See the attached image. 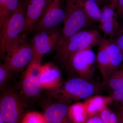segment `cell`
Here are the masks:
<instances>
[{
  "label": "cell",
  "mask_w": 123,
  "mask_h": 123,
  "mask_svg": "<svg viewBox=\"0 0 123 123\" xmlns=\"http://www.w3.org/2000/svg\"><path fill=\"white\" fill-rule=\"evenodd\" d=\"M102 38L97 30L82 29L56 49V56L68 69V60L70 55L98 45Z\"/></svg>",
  "instance_id": "6da1fadb"
},
{
  "label": "cell",
  "mask_w": 123,
  "mask_h": 123,
  "mask_svg": "<svg viewBox=\"0 0 123 123\" xmlns=\"http://www.w3.org/2000/svg\"><path fill=\"white\" fill-rule=\"evenodd\" d=\"M98 46L97 62L104 82L123 63V53L112 39L106 37Z\"/></svg>",
  "instance_id": "7a4b0ae2"
},
{
  "label": "cell",
  "mask_w": 123,
  "mask_h": 123,
  "mask_svg": "<svg viewBox=\"0 0 123 123\" xmlns=\"http://www.w3.org/2000/svg\"><path fill=\"white\" fill-rule=\"evenodd\" d=\"M26 3L20 0L18 6L0 29V53L2 59L22 33L26 11Z\"/></svg>",
  "instance_id": "3957f363"
},
{
  "label": "cell",
  "mask_w": 123,
  "mask_h": 123,
  "mask_svg": "<svg viewBox=\"0 0 123 123\" xmlns=\"http://www.w3.org/2000/svg\"><path fill=\"white\" fill-rule=\"evenodd\" d=\"M65 11L66 17L62 30L61 37L55 50L75 33L85 27L94 25V22L89 18L75 0H67Z\"/></svg>",
  "instance_id": "277c9868"
},
{
  "label": "cell",
  "mask_w": 123,
  "mask_h": 123,
  "mask_svg": "<svg viewBox=\"0 0 123 123\" xmlns=\"http://www.w3.org/2000/svg\"><path fill=\"white\" fill-rule=\"evenodd\" d=\"M26 39V34H22L2 59L3 63L13 73L23 70L33 59L34 48L31 43H27Z\"/></svg>",
  "instance_id": "5b68a950"
},
{
  "label": "cell",
  "mask_w": 123,
  "mask_h": 123,
  "mask_svg": "<svg viewBox=\"0 0 123 123\" xmlns=\"http://www.w3.org/2000/svg\"><path fill=\"white\" fill-rule=\"evenodd\" d=\"M101 84L96 85L81 78L74 77L67 81L55 90L59 94L61 101L86 99L98 92L102 88Z\"/></svg>",
  "instance_id": "8992f818"
},
{
  "label": "cell",
  "mask_w": 123,
  "mask_h": 123,
  "mask_svg": "<svg viewBox=\"0 0 123 123\" xmlns=\"http://www.w3.org/2000/svg\"><path fill=\"white\" fill-rule=\"evenodd\" d=\"M97 57L92 48L72 53L68 60V69L75 72L79 77L91 81L95 72Z\"/></svg>",
  "instance_id": "52a82bcc"
},
{
  "label": "cell",
  "mask_w": 123,
  "mask_h": 123,
  "mask_svg": "<svg viewBox=\"0 0 123 123\" xmlns=\"http://www.w3.org/2000/svg\"><path fill=\"white\" fill-rule=\"evenodd\" d=\"M61 32L57 27L36 32L31 40L34 55L31 62L41 64L43 55L55 49L61 37Z\"/></svg>",
  "instance_id": "ba28073f"
},
{
  "label": "cell",
  "mask_w": 123,
  "mask_h": 123,
  "mask_svg": "<svg viewBox=\"0 0 123 123\" xmlns=\"http://www.w3.org/2000/svg\"><path fill=\"white\" fill-rule=\"evenodd\" d=\"M24 103L14 91H5L0 97V116L5 123H18L22 115Z\"/></svg>",
  "instance_id": "9c48e42d"
},
{
  "label": "cell",
  "mask_w": 123,
  "mask_h": 123,
  "mask_svg": "<svg viewBox=\"0 0 123 123\" xmlns=\"http://www.w3.org/2000/svg\"><path fill=\"white\" fill-rule=\"evenodd\" d=\"M62 0H52L33 29L40 31L57 27L64 22L66 12L62 8Z\"/></svg>",
  "instance_id": "30bf717a"
},
{
  "label": "cell",
  "mask_w": 123,
  "mask_h": 123,
  "mask_svg": "<svg viewBox=\"0 0 123 123\" xmlns=\"http://www.w3.org/2000/svg\"><path fill=\"white\" fill-rule=\"evenodd\" d=\"M41 64L31 62L25 71L21 82L23 93L28 98L37 97L42 89L39 75Z\"/></svg>",
  "instance_id": "8fae6325"
},
{
  "label": "cell",
  "mask_w": 123,
  "mask_h": 123,
  "mask_svg": "<svg viewBox=\"0 0 123 123\" xmlns=\"http://www.w3.org/2000/svg\"><path fill=\"white\" fill-rule=\"evenodd\" d=\"M26 3V11L22 34H26L33 30L36 24L52 0H23Z\"/></svg>",
  "instance_id": "7c38bea8"
},
{
  "label": "cell",
  "mask_w": 123,
  "mask_h": 123,
  "mask_svg": "<svg viewBox=\"0 0 123 123\" xmlns=\"http://www.w3.org/2000/svg\"><path fill=\"white\" fill-rule=\"evenodd\" d=\"M39 79L42 89L56 90L62 85L59 70L49 64L42 66Z\"/></svg>",
  "instance_id": "4fadbf2b"
},
{
  "label": "cell",
  "mask_w": 123,
  "mask_h": 123,
  "mask_svg": "<svg viewBox=\"0 0 123 123\" xmlns=\"http://www.w3.org/2000/svg\"><path fill=\"white\" fill-rule=\"evenodd\" d=\"M68 108L64 101L57 102L46 108L43 115L48 123H64L68 116Z\"/></svg>",
  "instance_id": "5bb4252c"
},
{
  "label": "cell",
  "mask_w": 123,
  "mask_h": 123,
  "mask_svg": "<svg viewBox=\"0 0 123 123\" xmlns=\"http://www.w3.org/2000/svg\"><path fill=\"white\" fill-rule=\"evenodd\" d=\"M113 102L110 96L93 95L85 99L84 102L88 116L97 115L109 104Z\"/></svg>",
  "instance_id": "9a60e30c"
},
{
  "label": "cell",
  "mask_w": 123,
  "mask_h": 123,
  "mask_svg": "<svg viewBox=\"0 0 123 123\" xmlns=\"http://www.w3.org/2000/svg\"><path fill=\"white\" fill-rule=\"evenodd\" d=\"M20 0H0V30L18 6Z\"/></svg>",
  "instance_id": "2e32d148"
},
{
  "label": "cell",
  "mask_w": 123,
  "mask_h": 123,
  "mask_svg": "<svg viewBox=\"0 0 123 123\" xmlns=\"http://www.w3.org/2000/svg\"><path fill=\"white\" fill-rule=\"evenodd\" d=\"M75 0L90 20L93 22H99L101 17V10L97 2L90 0Z\"/></svg>",
  "instance_id": "e0dca14e"
},
{
  "label": "cell",
  "mask_w": 123,
  "mask_h": 123,
  "mask_svg": "<svg viewBox=\"0 0 123 123\" xmlns=\"http://www.w3.org/2000/svg\"><path fill=\"white\" fill-rule=\"evenodd\" d=\"M68 116L74 123H85L89 116L84 102L77 103L69 107Z\"/></svg>",
  "instance_id": "ac0fdd59"
},
{
  "label": "cell",
  "mask_w": 123,
  "mask_h": 123,
  "mask_svg": "<svg viewBox=\"0 0 123 123\" xmlns=\"http://www.w3.org/2000/svg\"><path fill=\"white\" fill-rule=\"evenodd\" d=\"M102 88H106L112 91L123 87V63L105 81L101 84Z\"/></svg>",
  "instance_id": "d6986e66"
},
{
  "label": "cell",
  "mask_w": 123,
  "mask_h": 123,
  "mask_svg": "<svg viewBox=\"0 0 123 123\" xmlns=\"http://www.w3.org/2000/svg\"><path fill=\"white\" fill-rule=\"evenodd\" d=\"M117 18L116 16L110 21L100 24L99 27L104 33L105 37L109 36L110 38H111L118 31L120 25L118 22Z\"/></svg>",
  "instance_id": "ffe728a7"
},
{
  "label": "cell",
  "mask_w": 123,
  "mask_h": 123,
  "mask_svg": "<svg viewBox=\"0 0 123 123\" xmlns=\"http://www.w3.org/2000/svg\"><path fill=\"white\" fill-rule=\"evenodd\" d=\"M99 116L104 123H121V117L109 109L105 108L99 114Z\"/></svg>",
  "instance_id": "44dd1931"
},
{
  "label": "cell",
  "mask_w": 123,
  "mask_h": 123,
  "mask_svg": "<svg viewBox=\"0 0 123 123\" xmlns=\"http://www.w3.org/2000/svg\"><path fill=\"white\" fill-rule=\"evenodd\" d=\"M115 10L116 7L111 3L105 6L101 9V17L99 22L100 24L110 21L116 16Z\"/></svg>",
  "instance_id": "7402d4cb"
},
{
  "label": "cell",
  "mask_w": 123,
  "mask_h": 123,
  "mask_svg": "<svg viewBox=\"0 0 123 123\" xmlns=\"http://www.w3.org/2000/svg\"><path fill=\"white\" fill-rule=\"evenodd\" d=\"M21 123H48L44 115L38 112L27 113L23 118Z\"/></svg>",
  "instance_id": "603a6c76"
},
{
  "label": "cell",
  "mask_w": 123,
  "mask_h": 123,
  "mask_svg": "<svg viewBox=\"0 0 123 123\" xmlns=\"http://www.w3.org/2000/svg\"><path fill=\"white\" fill-rule=\"evenodd\" d=\"M12 72L4 63L0 65V90L5 88L11 78Z\"/></svg>",
  "instance_id": "cb8c5ba5"
},
{
  "label": "cell",
  "mask_w": 123,
  "mask_h": 123,
  "mask_svg": "<svg viewBox=\"0 0 123 123\" xmlns=\"http://www.w3.org/2000/svg\"><path fill=\"white\" fill-rule=\"evenodd\" d=\"M112 39L123 53V25L120 26L119 29Z\"/></svg>",
  "instance_id": "d4e9b609"
},
{
  "label": "cell",
  "mask_w": 123,
  "mask_h": 123,
  "mask_svg": "<svg viewBox=\"0 0 123 123\" xmlns=\"http://www.w3.org/2000/svg\"><path fill=\"white\" fill-rule=\"evenodd\" d=\"M111 96L113 102L123 103V87L112 91Z\"/></svg>",
  "instance_id": "484cf974"
},
{
  "label": "cell",
  "mask_w": 123,
  "mask_h": 123,
  "mask_svg": "<svg viewBox=\"0 0 123 123\" xmlns=\"http://www.w3.org/2000/svg\"><path fill=\"white\" fill-rule=\"evenodd\" d=\"M116 11L117 17L123 21V0H118Z\"/></svg>",
  "instance_id": "4316f807"
},
{
  "label": "cell",
  "mask_w": 123,
  "mask_h": 123,
  "mask_svg": "<svg viewBox=\"0 0 123 123\" xmlns=\"http://www.w3.org/2000/svg\"><path fill=\"white\" fill-rule=\"evenodd\" d=\"M85 123H104L99 115L89 117Z\"/></svg>",
  "instance_id": "83f0119b"
},
{
  "label": "cell",
  "mask_w": 123,
  "mask_h": 123,
  "mask_svg": "<svg viewBox=\"0 0 123 123\" xmlns=\"http://www.w3.org/2000/svg\"><path fill=\"white\" fill-rule=\"evenodd\" d=\"M111 1V3L112 4L114 5L115 7H117V2H118V0H110Z\"/></svg>",
  "instance_id": "f1b7e54d"
},
{
  "label": "cell",
  "mask_w": 123,
  "mask_h": 123,
  "mask_svg": "<svg viewBox=\"0 0 123 123\" xmlns=\"http://www.w3.org/2000/svg\"><path fill=\"white\" fill-rule=\"evenodd\" d=\"M0 123H5L2 117L0 116Z\"/></svg>",
  "instance_id": "f546056e"
},
{
  "label": "cell",
  "mask_w": 123,
  "mask_h": 123,
  "mask_svg": "<svg viewBox=\"0 0 123 123\" xmlns=\"http://www.w3.org/2000/svg\"><path fill=\"white\" fill-rule=\"evenodd\" d=\"M121 114H122V116L123 117V104L121 106Z\"/></svg>",
  "instance_id": "4dcf8cb0"
},
{
  "label": "cell",
  "mask_w": 123,
  "mask_h": 123,
  "mask_svg": "<svg viewBox=\"0 0 123 123\" xmlns=\"http://www.w3.org/2000/svg\"><path fill=\"white\" fill-rule=\"evenodd\" d=\"M90 0L92 1H94V2H97L99 0Z\"/></svg>",
  "instance_id": "1f68e13d"
}]
</instances>
